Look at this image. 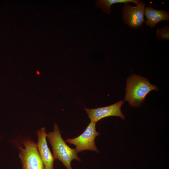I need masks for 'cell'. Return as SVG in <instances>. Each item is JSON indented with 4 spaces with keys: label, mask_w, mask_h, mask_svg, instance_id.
I'll return each mask as SVG.
<instances>
[{
    "label": "cell",
    "mask_w": 169,
    "mask_h": 169,
    "mask_svg": "<svg viewBox=\"0 0 169 169\" xmlns=\"http://www.w3.org/2000/svg\"><path fill=\"white\" fill-rule=\"evenodd\" d=\"M126 82L125 100L132 107H140L149 92L158 90L157 86L152 85L148 79L135 74L129 77Z\"/></svg>",
    "instance_id": "6da1fadb"
},
{
    "label": "cell",
    "mask_w": 169,
    "mask_h": 169,
    "mask_svg": "<svg viewBox=\"0 0 169 169\" xmlns=\"http://www.w3.org/2000/svg\"><path fill=\"white\" fill-rule=\"evenodd\" d=\"M47 137L52 146L54 159L61 161L67 169H73L71 165L73 160L81 161L77 156L75 148L69 147L63 139L56 124L54 125L53 131L49 133Z\"/></svg>",
    "instance_id": "7a4b0ae2"
},
{
    "label": "cell",
    "mask_w": 169,
    "mask_h": 169,
    "mask_svg": "<svg viewBox=\"0 0 169 169\" xmlns=\"http://www.w3.org/2000/svg\"><path fill=\"white\" fill-rule=\"evenodd\" d=\"M24 148L19 147V156L23 169H45L37 143L29 139L23 141Z\"/></svg>",
    "instance_id": "3957f363"
},
{
    "label": "cell",
    "mask_w": 169,
    "mask_h": 169,
    "mask_svg": "<svg viewBox=\"0 0 169 169\" xmlns=\"http://www.w3.org/2000/svg\"><path fill=\"white\" fill-rule=\"evenodd\" d=\"M96 124L90 122L80 135L75 138L66 140V141L76 146L77 153L86 150L99 153L95 143V138L100 135L99 132L96 130Z\"/></svg>",
    "instance_id": "277c9868"
},
{
    "label": "cell",
    "mask_w": 169,
    "mask_h": 169,
    "mask_svg": "<svg viewBox=\"0 0 169 169\" xmlns=\"http://www.w3.org/2000/svg\"><path fill=\"white\" fill-rule=\"evenodd\" d=\"M145 6L146 4L141 1L136 6H132L129 3H125L121 8L122 19L132 28L137 29L141 28L145 21Z\"/></svg>",
    "instance_id": "5b68a950"
},
{
    "label": "cell",
    "mask_w": 169,
    "mask_h": 169,
    "mask_svg": "<svg viewBox=\"0 0 169 169\" xmlns=\"http://www.w3.org/2000/svg\"><path fill=\"white\" fill-rule=\"evenodd\" d=\"M124 102V101L121 100L109 106L95 109L85 108V110L91 122L96 123L102 119L113 116H118L124 120L125 116L121 110V106Z\"/></svg>",
    "instance_id": "8992f818"
},
{
    "label": "cell",
    "mask_w": 169,
    "mask_h": 169,
    "mask_svg": "<svg viewBox=\"0 0 169 169\" xmlns=\"http://www.w3.org/2000/svg\"><path fill=\"white\" fill-rule=\"evenodd\" d=\"M37 135L38 148L45 169H55L54 166V158L48 146L46 139L47 134L45 127H43L38 130Z\"/></svg>",
    "instance_id": "52a82bcc"
},
{
    "label": "cell",
    "mask_w": 169,
    "mask_h": 169,
    "mask_svg": "<svg viewBox=\"0 0 169 169\" xmlns=\"http://www.w3.org/2000/svg\"><path fill=\"white\" fill-rule=\"evenodd\" d=\"M144 15L146 19L144 22L147 26L154 28L159 22L162 21H169V12L163 10H158L151 6L145 7Z\"/></svg>",
    "instance_id": "ba28073f"
},
{
    "label": "cell",
    "mask_w": 169,
    "mask_h": 169,
    "mask_svg": "<svg viewBox=\"0 0 169 169\" xmlns=\"http://www.w3.org/2000/svg\"><path fill=\"white\" fill-rule=\"evenodd\" d=\"M141 1L140 0H97L95 1V4L97 7L100 8L104 12L109 14L111 11V6L114 4L131 2L136 5Z\"/></svg>",
    "instance_id": "9c48e42d"
},
{
    "label": "cell",
    "mask_w": 169,
    "mask_h": 169,
    "mask_svg": "<svg viewBox=\"0 0 169 169\" xmlns=\"http://www.w3.org/2000/svg\"><path fill=\"white\" fill-rule=\"evenodd\" d=\"M156 37L159 40H169V26L167 25L156 30Z\"/></svg>",
    "instance_id": "30bf717a"
},
{
    "label": "cell",
    "mask_w": 169,
    "mask_h": 169,
    "mask_svg": "<svg viewBox=\"0 0 169 169\" xmlns=\"http://www.w3.org/2000/svg\"><path fill=\"white\" fill-rule=\"evenodd\" d=\"M37 73L38 74H39V72H38V71L37 72Z\"/></svg>",
    "instance_id": "8fae6325"
}]
</instances>
